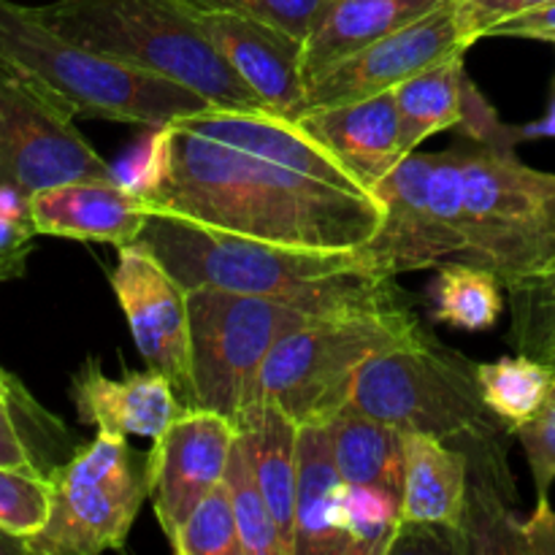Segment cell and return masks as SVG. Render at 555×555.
<instances>
[{"mask_svg": "<svg viewBox=\"0 0 555 555\" xmlns=\"http://www.w3.org/2000/svg\"><path fill=\"white\" fill-rule=\"evenodd\" d=\"M0 399H9V383H5L3 374H0Z\"/></svg>", "mask_w": 555, "mask_h": 555, "instance_id": "obj_41", "label": "cell"}, {"mask_svg": "<svg viewBox=\"0 0 555 555\" xmlns=\"http://www.w3.org/2000/svg\"><path fill=\"white\" fill-rule=\"evenodd\" d=\"M515 437L524 444L526 461H529L531 477H534L537 502H545L555 482V361L545 401L529 423L515 428Z\"/></svg>", "mask_w": 555, "mask_h": 555, "instance_id": "obj_34", "label": "cell"}, {"mask_svg": "<svg viewBox=\"0 0 555 555\" xmlns=\"http://www.w3.org/2000/svg\"><path fill=\"white\" fill-rule=\"evenodd\" d=\"M76 415L87 426L117 437L157 439L184 412V401L157 369L125 372L119 379L103 374L95 358H87L70 379Z\"/></svg>", "mask_w": 555, "mask_h": 555, "instance_id": "obj_17", "label": "cell"}, {"mask_svg": "<svg viewBox=\"0 0 555 555\" xmlns=\"http://www.w3.org/2000/svg\"><path fill=\"white\" fill-rule=\"evenodd\" d=\"M33 236H36L33 222L9 220V217L0 215V282L16 280V276L25 274Z\"/></svg>", "mask_w": 555, "mask_h": 555, "instance_id": "obj_36", "label": "cell"}, {"mask_svg": "<svg viewBox=\"0 0 555 555\" xmlns=\"http://www.w3.org/2000/svg\"><path fill=\"white\" fill-rule=\"evenodd\" d=\"M30 217L41 236L103 242L119 249L139 242L150 209L119 179H85L33 193Z\"/></svg>", "mask_w": 555, "mask_h": 555, "instance_id": "obj_19", "label": "cell"}, {"mask_svg": "<svg viewBox=\"0 0 555 555\" xmlns=\"http://www.w3.org/2000/svg\"><path fill=\"white\" fill-rule=\"evenodd\" d=\"M350 404L404 434H428L469 455L477 480L515 502L507 469L513 428L486 404L477 363L423 334L369 358L356 374Z\"/></svg>", "mask_w": 555, "mask_h": 555, "instance_id": "obj_3", "label": "cell"}, {"mask_svg": "<svg viewBox=\"0 0 555 555\" xmlns=\"http://www.w3.org/2000/svg\"><path fill=\"white\" fill-rule=\"evenodd\" d=\"M466 260L491 269L504 287L555 258V173L537 171L515 144L461 146Z\"/></svg>", "mask_w": 555, "mask_h": 555, "instance_id": "obj_6", "label": "cell"}, {"mask_svg": "<svg viewBox=\"0 0 555 555\" xmlns=\"http://www.w3.org/2000/svg\"><path fill=\"white\" fill-rule=\"evenodd\" d=\"M52 507L38 534L25 540L33 555H98L122 551L141 507L152 496L150 453L128 437L103 434L49 475Z\"/></svg>", "mask_w": 555, "mask_h": 555, "instance_id": "obj_9", "label": "cell"}, {"mask_svg": "<svg viewBox=\"0 0 555 555\" xmlns=\"http://www.w3.org/2000/svg\"><path fill=\"white\" fill-rule=\"evenodd\" d=\"M455 3H459L464 27L480 41L502 22L526 14V11L542 9V5H551L555 0H455Z\"/></svg>", "mask_w": 555, "mask_h": 555, "instance_id": "obj_35", "label": "cell"}, {"mask_svg": "<svg viewBox=\"0 0 555 555\" xmlns=\"http://www.w3.org/2000/svg\"><path fill=\"white\" fill-rule=\"evenodd\" d=\"M236 426L225 415L184 406L150 450L155 518L168 542L190 518L201 499L220 486L231 459Z\"/></svg>", "mask_w": 555, "mask_h": 555, "instance_id": "obj_14", "label": "cell"}, {"mask_svg": "<svg viewBox=\"0 0 555 555\" xmlns=\"http://www.w3.org/2000/svg\"><path fill=\"white\" fill-rule=\"evenodd\" d=\"M76 114L0 68V184L25 195L85 179H117L74 125Z\"/></svg>", "mask_w": 555, "mask_h": 555, "instance_id": "obj_10", "label": "cell"}, {"mask_svg": "<svg viewBox=\"0 0 555 555\" xmlns=\"http://www.w3.org/2000/svg\"><path fill=\"white\" fill-rule=\"evenodd\" d=\"M204 14H238L307 41L328 0H190Z\"/></svg>", "mask_w": 555, "mask_h": 555, "instance_id": "obj_33", "label": "cell"}, {"mask_svg": "<svg viewBox=\"0 0 555 555\" xmlns=\"http://www.w3.org/2000/svg\"><path fill=\"white\" fill-rule=\"evenodd\" d=\"M52 507V482L38 469L0 466V531L25 545L43 529Z\"/></svg>", "mask_w": 555, "mask_h": 555, "instance_id": "obj_32", "label": "cell"}, {"mask_svg": "<svg viewBox=\"0 0 555 555\" xmlns=\"http://www.w3.org/2000/svg\"><path fill=\"white\" fill-rule=\"evenodd\" d=\"M190 312V406L225 415L236 426L258 404V379L276 341L314 314L263 296L198 287L188 293Z\"/></svg>", "mask_w": 555, "mask_h": 555, "instance_id": "obj_8", "label": "cell"}, {"mask_svg": "<svg viewBox=\"0 0 555 555\" xmlns=\"http://www.w3.org/2000/svg\"><path fill=\"white\" fill-rule=\"evenodd\" d=\"M477 379H480L486 404L515 434V428L529 423L545 401L553 379V363L518 352L515 358L477 363Z\"/></svg>", "mask_w": 555, "mask_h": 555, "instance_id": "obj_27", "label": "cell"}, {"mask_svg": "<svg viewBox=\"0 0 555 555\" xmlns=\"http://www.w3.org/2000/svg\"><path fill=\"white\" fill-rule=\"evenodd\" d=\"M211 41L222 57L244 79V85L263 101L271 114L296 122L307 112V79H304V41L285 30L247 20L238 14H204Z\"/></svg>", "mask_w": 555, "mask_h": 555, "instance_id": "obj_15", "label": "cell"}, {"mask_svg": "<svg viewBox=\"0 0 555 555\" xmlns=\"http://www.w3.org/2000/svg\"><path fill=\"white\" fill-rule=\"evenodd\" d=\"M236 431L247 442L255 477L269 502L280 534L293 555V524H296V477H298V434L301 426L280 406L258 401L236 423Z\"/></svg>", "mask_w": 555, "mask_h": 555, "instance_id": "obj_23", "label": "cell"}, {"mask_svg": "<svg viewBox=\"0 0 555 555\" xmlns=\"http://www.w3.org/2000/svg\"><path fill=\"white\" fill-rule=\"evenodd\" d=\"M117 179L146 209L301 249H358L379 225L377 198L247 155L168 122Z\"/></svg>", "mask_w": 555, "mask_h": 555, "instance_id": "obj_1", "label": "cell"}, {"mask_svg": "<svg viewBox=\"0 0 555 555\" xmlns=\"http://www.w3.org/2000/svg\"><path fill=\"white\" fill-rule=\"evenodd\" d=\"M3 553H25V545H22L20 540H14V537H9L0 531V555Z\"/></svg>", "mask_w": 555, "mask_h": 555, "instance_id": "obj_40", "label": "cell"}, {"mask_svg": "<svg viewBox=\"0 0 555 555\" xmlns=\"http://www.w3.org/2000/svg\"><path fill=\"white\" fill-rule=\"evenodd\" d=\"M513 328L509 341L524 356L555 361V258L537 274L507 285Z\"/></svg>", "mask_w": 555, "mask_h": 555, "instance_id": "obj_29", "label": "cell"}, {"mask_svg": "<svg viewBox=\"0 0 555 555\" xmlns=\"http://www.w3.org/2000/svg\"><path fill=\"white\" fill-rule=\"evenodd\" d=\"M469 455L428 434H404L401 529L437 531L444 551H455L466 502Z\"/></svg>", "mask_w": 555, "mask_h": 555, "instance_id": "obj_20", "label": "cell"}, {"mask_svg": "<svg viewBox=\"0 0 555 555\" xmlns=\"http://www.w3.org/2000/svg\"><path fill=\"white\" fill-rule=\"evenodd\" d=\"M341 524L352 555L393 553L401 534V499L374 486H347Z\"/></svg>", "mask_w": 555, "mask_h": 555, "instance_id": "obj_30", "label": "cell"}, {"mask_svg": "<svg viewBox=\"0 0 555 555\" xmlns=\"http://www.w3.org/2000/svg\"><path fill=\"white\" fill-rule=\"evenodd\" d=\"M38 14L63 36L198 92L209 106L260 112L190 0H54ZM269 112V108H266Z\"/></svg>", "mask_w": 555, "mask_h": 555, "instance_id": "obj_5", "label": "cell"}, {"mask_svg": "<svg viewBox=\"0 0 555 555\" xmlns=\"http://www.w3.org/2000/svg\"><path fill=\"white\" fill-rule=\"evenodd\" d=\"M222 482H225L228 499H231L233 515H236L244 555H291L280 534V526L271 515L269 502H266L263 491L258 486L247 442L238 431L236 439H233L231 459H228Z\"/></svg>", "mask_w": 555, "mask_h": 555, "instance_id": "obj_28", "label": "cell"}, {"mask_svg": "<svg viewBox=\"0 0 555 555\" xmlns=\"http://www.w3.org/2000/svg\"><path fill=\"white\" fill-rule=\"evenodd\" d=\"M112 287L146 366L157 369L190 406L193 379L188 291L141 242L119 247Z\"/></svg>", "mask_w": 555, "mask_h": 555, "instance_id": "obj_13", "label": "cell"}, {"mask_svg": "<svg viewBox=\"0 0 555 555\" xmlns=\"http://www.w3.org/2000/svg\"><path fill=\"white\" fill-rule=\"evenodd\" d=\"M545 41H547V43H553V47H555V33H553V36H547Z\"/></svg>", "mask_w": 555, "mask_h": 555, "instance_id": "obj_42", "label": "cell"}, {"mask_svg": "<svg viewBox=\"0 0 555 555\" xmlns=\"http://www.w3.org/2000/svg\"><path fill=\"white\" fill-rule=\"evenodd\" d=\"M0 215L9 217V220L33 222L30 195H25L22 190L11 188V184H0Z\"/></svg>", "mask_w": 555, "mask_h": 555, "instance_id": "obj_39", "label": "cell"}, {"mask_svg": "<svg viewBox=\"0 0 555 555\" xmlns=\"http://www.w3.org/2000/svg\"><path fill=\"white\" fill-rule=\"evenodd\" d=\"M0 466H14V469H36L27 450L25 439L20 437L14 417L9 412V399H0Z\"/></svg>", "mask_w": 555, "mask_h": 555, "instance_id": "obj_37", "label": "cell"}, {"mask_svg": "<svg viewBox=\"0 0 555 555\" xmlns=\"http://www.w3.org/2000/svg\"><path fill=\"white\" fill-rule=\"evenodd\" d=\"M439 3L442 0H328L304 41V79L309 85L341 60L421 20Z\"/></svg>", "mask_w": 555, "mask_h": 555, "instance_id": "obj_22", "label": "cell"}, {"mask_svg": "<svg viewBox=\"0 0 555 555\" xmlns=\"http://www.w3.org/2000/svg\"><path fill=\"white\" fill-rule=\"evenodd\" d=\"M426 331L410 309L314 320L291 331L266 358L258 401L280 406L298 426L328 423L350 404L356 374L369 358L406 345Z\"/></svg>", "mask_w": 555, "mask_h": 555, "instance_id": "obj_7", "label": "cell"}, {"mask_svg": "<svg viewBox=\"0 0 555 555\" xmlns=\"http://www.w3.org/2000/svg\"><path fill=\"white\" fill-rule=\"evenodd\" d=\"M173 122L184 125L188 130L206 135L211 141L236 146L247 155L293 168V171L318 179V182L334 184V188L347 190V193L369 195L361 188V182L320 141H314L301 125L280 117V114L266 112V108H260V112H238V108L206 106L204 112L173 119Z\"/></svg>", "mask_w": 555, "mask_h": 555, "instance_id": "obj_16", "label": "cell"}, {"mask_svg": "<svg viewBox=\"0 0 555 555\" xmlns=\"http://www.w3.org/2000/svg\"><path fill=\"white\" fill-rule=\"evenodd\" d=\"M374 198V188L401 163V125L393 90L336 106L309 108L296 119Z\"/></svg>", "mask_w": 555, "mask_h": 555, "instance_id": "obj_18", "label": "cell"}, {"mask_svg": "<svg viewBox=\"0 0 555 555\" xmlns=\"http://www.w3.org/2000/svg\"><path fill=\"white\" fill-rule=\"evenodd\" d=\"M139 242L188 293L217 287L274 298L320 320L410 309L393 276L374 274L356 249L285 247L157 211H150Z\"/></svg>", "mask_w": 555, "mask_h": 555, "instance_id": "obj_2", "label": "cell"}, {"mask_svg": "<svg viewBox=\"0 0 555 555\" xmlns=\"http://www.w3.org/2000/svg\"><path fill=\"white\" fill-rule=\"evenodd\" d=\"M464 54H453L396 87L404 155L415 152L428 135L459 128L464 119Z\"/></svg>", "mask_w": 555, "mask_h": 555, "instance_id": "obj_25", "label": "cell"}, {"mask_svg": "<svg viewBox=\"0 0 555 555\" xmlns=\"http://www.w3.org/2000/svg\"><path fill=\"white\" fill-rule=\"evenodd\" d=\"M0 68L30 81L76 117L163 128L209 106L177 81L63 36L38 9L14 0H0Z\"/></svg>", "mask_w": 555, "mask_h": 555, "instance_id": "obj_4", "label": "cell"}, {"mask_svg": "<svg viewBox=\"0 0 555 555\" xmlns=\"http://www.w3.org/2000/svg\"><path fill=\"white\" fill-rule=\"evenodd\" d=\"M347 482L334 459L325 423H307L298 434L296 524L293 555H352L341 524Z\"/></svg>", "mask_w": 555, "mask_h": 555, "instance_id": "obj_21", "label": "cell"}, {"mask_svg": "<svg viewBox=\"0 0 555 555\" xmlns=\"http://www.w3.org/2000/svg\"><path fill=\"white\" fill-rule=\"evenodd\" d=\"M475 43L477 38L461 20L459 3L442 0L421 20L379 38L309 81L307 112L383 95L453 54H466Z\"/></svg>", "mask_w": 555, "mask_h": 555, "instance_id": "obj_11", "label": "cell"}, {"mask_svg": "<svg viewBox=\"0 0 555 555\" xmlns=\"http://www.w3.org/2000/svg\"><path fill=\"white\" fill-rule=\"evenodd\" d=\"M431 152H410L399 166L374 188L383 217L358 258L379 276L437 269L450 260H466V244L434 215L428 195Z\"/></svg>", "mask_w": 555, "mask_h": 555, "instance_id": "obj_12", "label": "cell"}, {"mask_svg": "<svg viewBox=\"0 0 555 555\" xmlns=\"http://www.w3.org/2000/svg\"><path fill=\"white\" fill-rule=\"evenodd\" d=\"M504 282L491 269L472 260L437 266V280L428 287L434 323L461 331H491L504 309Z\"/></svg>", "mask_w": 555, "mask_h": 555, "instance_id": "obj_26", "label": "cell"}, {"mask_svg": "<svg viewBox=\"0 0 555 555\" xmlns=\"http://www.w3.org/2000/svg\"><path fill=\"white\" fill-rule=\"evenodd\" d=\"M509 135H513L515 144H518V141H531V139H555V79L551 87V103H547V112L542 114L540 119H534V122L520 125V128H513V125H509Z\"/></svg>", "mask_w": 555, "mask_h": 555, "instance_id": "obj_38", "label": "cell"}, {"mask_svg": "<svg viewBox=\"0 0 555 555\" xmlns=\"http://www.w3.org/2000/svg\"><path fill=\"white\" fill-rule=\"evenodd\" d=\"M334 459L347 486H374L401 499L404 431L345 404L328 423Z\"/></svg>", "mask_w": 555, "mask_h": 555, "instance_id": "obj_24", "label": "cell"}, {"mask_svg": "<svg viewBox=\"0 0 555 555\" xmlns=\"http://www.w3.org/2000/svg\"><path fill=\"white\" fill-rule=\"evenodd\" d=\"M171 551L177 555H244L225 482L201 499L182 529L173 534Z\"/></svg>", "mask_w": 555, "mask_h": 555, "instance_id": "obj_31", "label": "cell"}]
</instances>
